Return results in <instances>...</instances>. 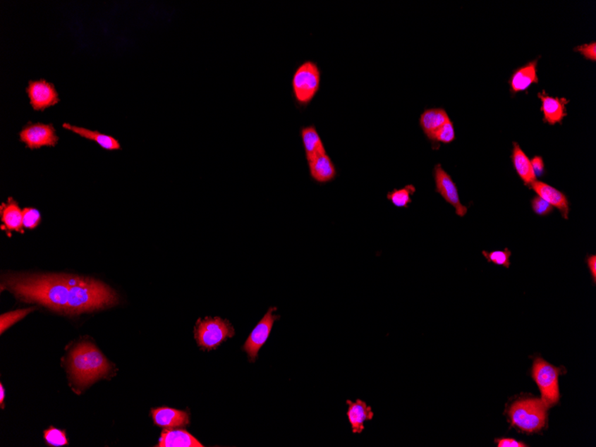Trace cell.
Listing matches in <instances>:
<instances>
[{
  "mask_svg": "<svg viewBox=\"0 0 596 447\" xmlns=\"http://www.w3.org/2000/svg\"><path fill=\"white\" fill-rule=\"evenodd\" d=\"M310 177L315 183L326 184L332 183L338 176L334 162L328 154H322L308 161Z\"/></svg>",
  "mask_w": 596,
  "mask_h": 447,
  "instance_id": "cell-14",
  "label": "cell"
},
{
  "mask_svg": "<svg viewBox=\"0 0 596 447\" xmlns=\"http://www.w3.org/2000/svg\"><path fill=\"white\" fill-rule=\"evenodd\" d=\"M530 189L533 190L538 197L543 198L552 207L557 208L565 220L568 219L570 201L564 193L550 185L537 180L532 183Z\"/></svg>",
  "mask_w": 596,
  "mask_h": 447,
  "instance_id": "cell-13",
  "label": "cell"
},
{
  "mask_svg": "<svg viewBox=\"0 0 596 447\" xmlns=\"http://www.w3.org/2000/svg\"><path fill=\"white\" fill-rule=\"evenodd\" d=\"M42 221V214L35 208H25L23 210V227L27 228H35Z\"/></svg>",
  "mask_w": 596,
  "mask_h": 447,
  "instance_id": "cell-28",
  "label": "cell"
},
{
  "mask_svg": "<svg viewBox=\"0 0 596 447\" xmlns=\"http://www.w3.org/2000/svg\"><path fill=\"white\" fill-rule=\"evenodd\" d=\"M574 51L580 53L582 56L587 59L588 60H590V61L595 62L596 61V43L595 42H592L589 43V44H583L580 46L576 47L574 49Z\"/></svg>",
  "mask_w": 596,
  "mask_h": 447,
  "instance_id": "cell-30",
  "label": "cell"
},
{
  "mask_svg": "<svg viewBox=\"0 0 596 447\" xmlns=\"http://www.w3.org/2000/svg\"><path fill=\"white\" fill-rule=\"evenodd\" d=\"M449 121V114L444 109H429L420 114L419 123L423 133L433 145L436 133Z\"/></svg>",
  "mask_w": 596,
  "mask_h": 447,
  "instance_id": "cell-16",
  "label": "cell"
},
{
  "mask_svg": "<svg viewBox=\"0 0 596 447\" xmlns=\"http://www.w3.org/2000/svg\"><path fill=\"white\" fill-rule=\"evenodd\" d=\"M540 57L514 71L508 82L510 84L511 96L514 97L518 92H527L530 86L540 82L537 76V63Z\"/></svg>",
  "mask_w": 596,
  "mask_h": 447,
  "instance_id": "cell-12",
  "label": "cell"
},
{
  "mask_svg": "<svg viewBox=\"0 0 596 447\" xmlns=\"http://www.w3.org/2000/svg\"><path fill=\"white\" fill-rule=\"evenodd\" d=\"M346 405L348 406L346 416L351 426L353 434H361L365 429V422L372 421L375 412H372L370 406L360 399H357L355 402L348 400Z\"/></svg>",
  "mask_w": 596,
  "mask_h": 447,
  "instance_id": "cell-15",
  "label": "cell"
},
{
  "mask_svg": "<svg viewBox=\"0 0 596 447\" xmlns=\"http://www.w3.org/2000/svg\"><path fill=\"white\" fill-rule=\"evenodd\" d=\"M561 369L548 364L545 360H535L532 369V377L541 392L542 400L549 408L557 405L560 400L558 378Z\"/></svg>",
  "mask_w": 596,
  "mask_h": 447,
  "instance_id": "cell-6",
  "label": "cell"
},
{
  "mask_svg": "<svg viewBox=\"0 0 596 447\" xmlns=\"http://www.w3.org/2000/svg\"><path fill=\"white\" fill-rule=\"evenodd\" d=\"M276 311H277L276 307L269 308L262 320L253 329L247 342L245 343L244 350L248 353L251 361H255L257 358L258 352L267 341L274 322L279 319V315L274 314Z\"/></svg>",
  "mask_w": 596,
  "mask_h": 447,
  "instance_id": "cell-9",
  "label": "cell"
},
{
  "mask_svg": "<svg viewBox=\"0 0 596 447\" xmlns=\"http://www.w3.org/2000/svg\"><path fill=\"white\" fill-rule=\"evenodd\" d=\"M35 310L33 308H28V309H23V310H18L15 312H10L8 314H2L1 318H0V322H1V334L3 332L8 329L10 326H12L16 324V322L22 320L23 317L30 312Z\"/></svg>",
  "mask_w": 596,
  "mask_h": 447,
  "instance_id": "cell-26",
  "label": "cell"
},
{
  "mask_svg": "<svg viewBox=\"0 0 596 447\" xmlns=\"http://www.w3.org/2000/svg\"><path fill=\"white\" fill-rule=\"evenodd\" d=\"M159 447H203L193 436L186 430H164L162 433L158 446Z\"/></svg>",
  "mask_w": 596,
  "mask_h": 447,
  "instance_id": "cell-21",
  "label": "cell"
},
{
  "mask_svg": "<svg viewBox=\"0 0 596 447\" xmlns=\"http://www.w3.org/2000/svg\"><path fill=\"white\" fill-rule=\"evenodd\" d=\"M69 367L73 381L80 386H87L105 376L110 365L95 345L82 343L71 351Z\"/></svg>",
  "mask_w": 596,
  "mask_h": 447,
  "instance_id": "cell-2",
  "label": "cell"
},
{
  "mask_svg": "<svg viewBox=\"0 0 596 447\" xmlns=\"http://www.w3.org/2000/svg\"><path fill=\"white\" fill-rule=\"evenodd\" d=\"M511 162L518 176L523 181L525 186L530 188L532 183L537 181V177L535 176L530 158L517 142H513Z\"/></svg>",
  "mask_w": 596,
  "mask_h": 447,
  "instance_id": "cell-18",
  "label": "cell"
},
{
  "mask_svg": "<svg viewBox=\"0 0 596 447\" xmlns=\"http://www.w3.org/2000/svg\"><path fill=\"white\" fill-rule=\"evenodd\" d=\"M588 267L595 283L596 281V257L595 255H589L588 257Z\"/></svg>",
  "mask_w": 596,
  "mask_h": 447,
  "instance_id": "cell-33",
  "label": "cell"
},
{
  "mask_svg": "<svg viewBox=\"0 0 596 447\" xmlns=\"http://www.w3.org/2000/svg\"><path fill=\"white\" fill-rule=\"evenodd\" d=\"M30 104L35 111H44L59 102V92L54 84L40 79L30 80L26 88Z\"/></svg>",
  "mask_w": 596,
  "mask_h": 447,
  "instance_id": "cell-10",
  "label": "cell"
},
{
  "mask_svg": "<svg viewBox=\"0 0 596 447\" xmlns=\"http://www.w3.org/2000/svg\"><path fill=\"white\" fill-rule=\"evenodd\" d=\"M47 443L51 446H62L68 445L65 430L49 428L44 432Z\"/></svg>",
  "mask_w": 596,
  "mask_h": 447,
  "instance_id": "cell-27",
  "label": "cell"
},
{
  "mask_svg": "<svg viewBox=\"0 0 596 447\" xmlns=\"http://www.w3.org/2000/svg\"><path fill=\"white\" fill-rule=\"evenodd\" d=\"M322 70L312 60H305L296 67L291 80L292 95L299 109H306L321 90Z\"/></svg>",
  "mask_w": 596,
  "mask_h": 447,
  "instance_id": "cell-3",
  "label": "cell"
},
{
  "mask_svg": "<svg viewBox=\"0 0 596 447\" xmlns=\"http://www.w3.org/2000/svg\"><path fill=\"white\" fill-rule=\"evenodd\" d=\"M548 406L542 399H525L511 406L508 415L513 425L521 431H540L547 424Z\"/></svg>",
  "mask_w": 596,
  "mask_h": 447,
  "instance_id": "cell-4",
  "label": "cell"
},
{
  "mask_svg": "<svg viewBox=\"0 0 596 447\" xmlns=\"http://www.w3.org/2000/svg\"><path fill=\"white\" fill-rule=\"evenodd\" d=\"M20 140L31 149L42 147H55L59 142L55 128L52 124L28 123L19 133Z\"/></svg>",
  "mask_w": 596,
  "mask_h": 447,
  "instance_id": "cell-7",
  "label": "cell"
},
{
  "mask_svg": "<svg viewBox=\"0 0 596 447\" xmlns=\"http://www.w3.org/2000/svg\"><path fill=\"white\" fill-rule=\"evenodd\" d=\"M433 176L434 180H435L436 192L440 194L447 203L454 207L458 216H466L468 213V207L461 204L456 184L454 183L452 177L444 170L440 164H436V166L434 167Z\"/></svg>",
  "mask_w": 596,
  "mask_h": 447,
  "instance_id": "cell-8",
  "label": "cell"
},
{
  "mask_svg": "<svg viewBox=\"0 0 596 447\" xmlns=\"http://www.w3.org/2000/svg\"><path fill=\"white\" fill-rule=\"evenodd\" d=\"M496 443H497L498 447H526L528 446L526 443L517 441L516 439H496Z\"/></svg>",
  "mask_w": 596,
  "mask_h": 447,
  "instance_id": "cell-32",
  "label": "cell"
},
{
  "mask_svg": "<svg viewBox=\"0 0 596 447\" xmlns=\"http://www.w3.org/2000/svg\"><path fill=\"white\" fill-rule=\"evenodd\" d=\"M300 136L304 147L306 160H311L312 158L319 154L327 153L324 143L314 124L302 127Z\"/></svg>",
  "mask_w": 596,
  "mask_h": 447,
  "instance_id": "cell-19",
  "label": "cell"
},
{
  "mask_svg": "<svg viewBox=\"0 0 596 447\" xmlns=\"http://www.w3.org/2000/svg\"><path fill=\"white\" fill-rule=\"evenodd\" d=\"M456 139V130L452 121H449L444 124L435 134L434 137L433 149H439V144H450Z\"/></svg>",
  "mask_w": 596,
  "mask_h": 447,
  "instance_id": "cell-24",
  "label": "cell"
},
{
  "mask_svg": "<svg viewBox=\"0 0 596 447\" xmlns=\"http://www.w3.org/2000/svg\"><path fill=\"white\" fill-rule=\"evenodd\" d=\"M4 398H5V389L3 385H0V403H1V408H4Z\"/></svg>",
  "mask_w": 596,
  "mask_h": 447,
  "instance_id": "cell-34",
  "label": "cell"
},
{
  "mask_svg": "<svg viewBox=\"0 0 596 447\" xmlns=\"http://www.w3.org/2000/svg\"><path fill=\"white\" fill-rule=\"evenodd\" d=\"M482 255L485 257H486L488 263H493L494 264L500 265V267H504L505 268L510 267V258L511 255V252L508 250V248H505V250L503 251H482Z\"/></svg>",
  "mask_w": 596,
  "mask_h": 447,
  "instance_id": "cell-25",
  "label": "cell"
},
{
  "mask_svg": "<svg viewBox=\"0 0 596 447\" xmlns=\"http://www.w3.org/2000/svg\"><path fill=\"white\" fill-rule=\"evenodd\" d=\"M531 207L534 213L542 217L547 216V215L553 213L554 208L543 198L538 196L532 198Z\"/></svg>",
  "mask_w": 596,
  "mask_h": 447,
  "instance_id": "cell-29",
  "label": "cell"
},
{
  "mask_svg": "<svg viewBox=\"0 0 596 447\" xmlns=\"http://www.w3.org/2000/svg\"><path fill=\"white\" fill-rule=\"evenodd\" d=\"M2 288L27 302H38L66 314L116 305V294L109 286L93 278L66 274H13L3 278Z\"/></svg>",
  "mask_w": 596,
  "mask_h": 447,
  "instance_id": "cell-1",
  "label": "cell"
},
{
  "mask_svg": "<svg viewBox=\"0 0 596 447\" xmlns=\"http://www.w3.org/2000/svg\"><path fill=\"white\" fill-rule=\"evenodd\" d=\"M530 161L535 177H543L545 176V163L543 157L537 156L532 158Z\"/></svg>",
  "mask_w": 596,
  "mask_h": 447,
  "instance_id": "cell-31",
  "label": "cell"
},
{
  "mask_svg": "<svg viewBox=\"0 0 596 447\" xmlns=\"http://www.w3.org/2000/svg\"><path fill=\"white\" fill-rule=\"evenodd\" d=\"M538 99L542 101L541 112L544 114L543 122L549 125L564 122L567 116L566 105L570 103V100L565 97H554L548 95L545 90L537 94Z\"/></svg>",
  "mask_w": 596,
  "mask_h": 447,
  "instance_id": "cell-11",
  "label": "cell"
},
{
  "mask_svg": "<svg viewBox=\"0 0 596 447\" xmlns=\"http://www.w3.org/2000/svg\"><path fill=\"white\" fill-rule=\"evenodd\" d=\"M63 128L73 133L78 134V135L85 137L87 140L96 141L100 147L107 150L121 149L119 141L114 139V137L105 135V134L97 132V130H90L86 129V128L74 126L70 123H63Z\"/></svg>",
  "mask_w": 596,
  "mask_h": 447,
  "instance_id": "cell-22",
  "label": "cell"
},
{
  "mask_svg": "<svg viewBox=\"0 0 596 447\" xmlns=\"http://www.w3.org/2000/svg\"><path fill=\"white\" fill-rule=\"evenodd\" d=\"M0 214L6 231L23 233V210L19 207L18 202L9 197L6 203L2 204Z\"/></svg>",
  "mask_w": 596,
  "mask_h": 447,
  "instance_id": "cell-20",
  "label": "cell"
},
{
  "mask_svg": "<svg viewBox=\"0 0 596 447\" xmlns=\"http://www.w3.org/2000/svg\"><path fill=\"white\" fill-rule=\"evenodd\" d=\"M416 192L415 187L413 185H406L403 189H395L387 193V198L396 207L408 208L412 203V196Z\"/></svg>",
  "mask_w": 596,
  "mask_h": 447,
  "instance_id": "cell-23",
  "label": "cell"
},
{
  "mask_svg": "<svg viewBox=\"0 0 596 447\" xmlns=\"http://www.w3.org/2000/svg\"><path fill=\"white\" fill-rule=\"evenodd\" d=\"M234 335V328L231 322L220 317H205L204 320H198L195 329L197 344L207 350L217 348Z\"/></svg>",
  "mask_w": 596,
  "mask_h": 447,
  "instance_id": "cell-5",
  "label": "cell"
},
{
  "mask_svg": "<svg viewBox=\"0 0 596 447\" xmlns=\"http://www.w3.org/2000/svg\"><path fill=\"white\" fill-rule=\"evenodd\" d=\"M154 423L164 429H174L188 424V415L186 412L178 410L162 408L152 410Z\"/></svg>",
  "mask_w": 596,
  "mask_h": 447,
  "instance_id": "cell-17",
  "label": "cell"
}]
</instances>
